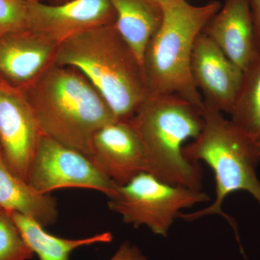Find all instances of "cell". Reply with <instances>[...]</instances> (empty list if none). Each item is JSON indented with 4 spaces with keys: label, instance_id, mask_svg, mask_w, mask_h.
Returning <instances> with one entry per match:
<instances>
[{
    "label": "cell",
    "instance_id": "cell-1",
    "mask_svg": "<svg viewBox=\"0 0 260 260\" xmlns=\"http://www.w3.org/2000/svg\"><path fill=\"white\" fill-rule=\"evenodd\" d=\"M55 63L80 72L102 94L116 120L129 121L148 96L139 59L115 24L90 29L61 43Z\"/></svg>",
    "mask_w": 260,
    "mask_h": 260
},
{
    "label": "cell",
    "instance_id": "cell-2",
    "mask_svg": "<svg viewBox=\"0 0 260 260\" xmlns=\"http://www.w3.org/2000/svg\"><path fill=\"white\" fill-rule=\"evenodd\" d=\"M23 92L43 135L90 158L99 128L116 120L102 94L80 72L56 63Z\"/></svg>",
    "mask_w": 260,
    "mask_h": 260
},
{
    "label": "cell",
    "instance_id": "cell-3",
    "mask_svg": "<svg viewBox=\"0 0 260 260\" xmlns=\"http://www.w3.org/2000/svg\"><path fill=\"white\" fill-rule=\"evenodd\" d=\"M160 28L145 49L142 70L148 95H173L203 109L204 101L191 73L197 38L220 10L219 2L196 6L186 0H158Z\"/></svg>",
    "mask_w": 260,
    "mask_h": 260
},
{
    "label": "cell",
    "instance_id": "cell-4",
    "mask_svg": "<svg viewBox=\"0 0 260 260\" xmlns=\"http://www.w3.org/2000/svg\"><path fill=\"white\" fill-rule=\"evenodd\" d=\"M129 121L143 145L148 172L168 184L202 190L199 164L188 160L183 148L203 130V109L177 95H148Z\"/></svg>",
    "mask_w": 260,
    "mask_h": 260
},
{
    "label": "cell",
    "instance_id": "cell-5",
    "mask_svg": "<svg viewBox=\"0 0 260 260\" xmlns=\"http://www.w3.org/2000/svg\"><path fill=\"white\" fill-rule=\"evenodd\" d=\"M204 126L197 139L183 148L188 160L204 161L215 175V200L205 209L179 214V218L194 221L208 215L223 217L234 229L241 251L244 254L237 222L222 210L224 200L233 192L245 191L260 206V181L256 168L260 160L256 143L242 133L223 113L204 104Z\"/></svg>",
    "mask_w": 260,
    "mask_h": 260
},
{
    "label": "cell",
    "instance_id": "cell-6",
    "mask_svg": "<svg viewBox=\"0 0 260 260\" xmlns=\"http://www.w3.org/2000/svg\"><path fill=\"white\" fill-rule=\"evenodd\" d=\"M210 200L204 191L168 184L144 172L118 186L108 206L121 215L124 223L135 228L145 225L167 237L181 210Z\"/></svg>",
    "mask_w": 260,
    "mask_h": 260
},
{
    "label": "cell",
    "instance_id": "cell-7",
    "mask_svg": "<svg viewBox=\"0 0 260 260\" xmlns=\"http://www.w3.org/2000/svg\"><path fill=\"white\" fill-rule=\"evenodd\" d=\"M28 183L43 194L63 188L94 189L112 198L118 186L91 159L42 135L32 159Z\"/></svg>",
    "mask_w": 260,
    "mask_h": 260
},
{
    "label": "cell",
    "instance_id": "cell-8",
    "mask_svg": "<svg viewBox=\"0 0 260 260\" xmlns=\"http://www.w3.org/2000/svg\"><path fill=\"white\" fill-rule=\"evenodd\" d=\"M42 135L23 90L0 78L2 155L10 170L24 180H28L30 166Z\"/></svg>",
    "mask_w": 260,
    "mask_h": 260
},
{
    "label": "cell",
    "instance_id": "cell-9",
    "mask_svg": "<svg viewBox=\"0 0 260 260\" xmlns=\"http://www.w3.org/2000/svg\"><path fill=\"white\" fill-rule=\"evenodd\" d=\"M27 6L30 30L58 45L80 32L116 23V12L109 0H69L60 4L30 0Z\"/></svg>",
    "mask_w": 260,
    "mask_h": 260
},
{
    "label": "cell",
    "instance_id": "cell-10",
    "mask_svg": "<svg viewBox=\"0 0 260 260\" xmlns=\"http://www.w3.org/2000/svg\"><path fill=\"white\" fill-rule=\"evenodd\" d=\"M191 73L204 104L229 114L242 85L244 72L203 32L193 48Z\"/></svg>",
    "mask_w": 260,
    "mask_h": 260
},
{
    "label": "cell",
    "instance_id": "cell-11",
    "mask_svg": "<svg viewBox=\"0 0 260 260\" xmlns=\"http://www.w3.org/2000/svg\"><path fill=\"white\" fill-rule=\"evenodd\" d=\"M90 158L117 186L148 172L143 145L130 121L114 120L99 128L90 140Z\"/></svg>",
    "mask_w": 260,
    "mask_h": 260
},
{
    "label": "cell",
    "instance_id": "cell-12",
    "mask_svg": "<svg viewBox=\"0 0 260 260\" xmlns=\"http://www.w3.org/2000/svg\"><path fill=\"white\" fill-rule=\"evenodd\" d=\"M58 46L30 29L0 36V78L23 90L55 63Z\"/></svg>",
    "mask_w": 260,
    "mask_h": 260
},
{
    "label": "cell",
    "instance_id": "cell-13",
    "mask_svg": "<svg viewBox=\"0 0 260 260\" xmlns=\"http://www.w3.org/2000/svg\"><path fill=\"white\" fill-rule=\"evenodd\" d=\"M203 32L243 72L257 58L249 0H226Z\"/></svg>",
    "mask_w": 260,
    "mask_h": 260
},
{
    "label": "cell",
    "instance_id": "cell-14",
    "mask_svg": "<svg viewBox=\"0 0 260 260\" xmlns=\"http://www.w3.org/2000/svg\"><path fill=\"white\" fill-rule=\"evenodd\" d=\"M0 207L30 217L44 227L50 226L59 216L57 203L51 194L36 190L12 172L0 153Z\"/></svg>",
    "mask_w": 260,
    "mask_h": 260
},
{
    "label": "cell",
    "instance_id": "cell-15",
    "mask_svg": "<svg viewBox=\"0 0 260 260\" xmlns=\"http://www.w3.org/2000/svg\"><path fill=\"white\" fill-rule=\"evenodd\" d=\"M116 12L115 25L142 66L145 49L161 25L158 0H109Z\"/></svg>",
    "mask_w": 260,
    "mask_h": 260
},
{
    "label": "cell",
    "instance_id": "cell-16",
    "mask_svg": "<svg viewBox=\"0 0 260 260\" xmlns=\"http://www.w3.org/2000/svg\"><path fill=\"white\" fill-rule=\"evenodd\" d=\"M8 212L27 245L34 254L39 256V260H70V254L78 248L99 243H110L113 239L111 232L102 233L84 239H63L49 234L45 227L27 215L15 211Z\"/></svg>",
    "mask_w": 260,
    "mask_h": 260
},
{
    "label": "cell",
    "instance_id": "cell-17",
    "mask_svg": "<svg viewBox=\"0 0 260 260\" xmlns=\"http://www.w3.org/2000/svg\"><path fill=\"white\" fill-rule=\"evenodd\" d=\"M229 114L231 121L253 141L260 140V58L244 71L242 85Z\"/></svg>",
    "mask_w": 260,
    "mask_h": 260
},
{
    "label": "cell",
    "instance_id": "cell-18",
    "mask_svg": "<svg viewBox=\"0 0 260 260\" xmlns=\"http://www.w3.org/2000/svg\"><path fill=\"white\" fill-rule=\"evenodd\" d=\"M34 254L9 212L0 209V260H29Z\"/></svg>",
    "mask_w": 260,
    "mask_h": 260
},
{
    "label": "cell",
    "instance_id": "cell-19",
    "mask_svg": "<svg viewBox=\"0 0 260 260\" xmlns=\"http://www.w3.org/2000/svg\"><path fill=\"white\" fill-rule=\"evenodd\" d=\"M30 29L27 2L0 0V36Z\"/></svg>",
    "mask_w": 260,
    "mask_h": 260
},
{
    "label": "cell",
    "instance_id": "cell-20",
    "mask_svg": "<svg viewBox=\"0 0 260 260\" xmlns=\"http://www.w3.org/2000/svg\"><path fill=\"white\" fill-rule=\"evenodd\" d=\"M110 260H148L141 250L129 242L123 243Z\"/></svg>",
    "mask_w": 260,
    "mask_h": 260
},
{
    "label": "cell",
    "instance_id": "cell-21",
    "mask_svg": "<svg viewBox=\"0 0 260 260\" xmlns=\"http://www.w3.org/2000/svg\"><path fill=\"white\" fill-rule=\"evenodd\" d=\"M254 25V39L257 57L260 58V0H249Z\"/></svg>",
    "mask_w": 260,
    "mask_h": 260
},
{
    "label": "cell",
    "instance_id": "cell-22",
    "mask_svg": "<svg viewBox=\"0 0 260 260\" xmlns=\"http://www.w3.org/2000/svg\"><path fill=\"white\" fill-rule=\"evenodd\" d=\"M49 2V4H60V3H64V2L69 1V0H46Z\"/></svg>",
    "mask_w": 260,
    "mask_h": 260
},
{
    "label": "cell",
    "instance_id": "cell-23",
    "mask_svg": "<svg viewBox=\"0 0 260 260\" xmlns=\"http://www.w3.org/2000/svg\"><path fill=\"white\" fill-rule=\"evenodd\" d=\"M256 150H257V153L259 154L260 157V140L258 141L257 143H256Z\"/></svg>",
    "mask_w": 260,
    "mask_h": 260
},
{
    "label": "cell",
    "instance_id": "cell-24",
    "mask_svg": "<svg viewBox=\"0 0 260 260\" xmlns=\"http://www.w3.org/2000/svg\"><path fill=\"white\" fill-rule=\"evenodd\" d=\"M0 153H1V146H0Z\"/></svg>",
    "mask_w": 260,
    "mask_h": 260
},
{
    "label": "cell",
    "instance_id": "cell-25",
    "mask_svg": "<svg viewBox=\"0 0 260 260\" xmlns=\"http://www.w3.org/2000/svg\"><path fill=\"white\" fill-rule=\"evenodd\" d=\"M25 1L28 2V1H30V0H25Z\"/></svg>",
    "mask_w": 260,
    "mask_h": 260
},
{
    "label": "cell",
    "instance_id": "cell-26",
    "mask_svg": "<svg viewBox=\"0 0 260 260\" xmlns=\"http://www.w3.org/2000/svg\"><path fill=\"white\" fill-rule=\"evenodd\" d=\"M0 209H3V208H2L1 207H0Z\"/></svg>",
    "mask_w": 260,
    "mask_h": 260
}]
</instances>
